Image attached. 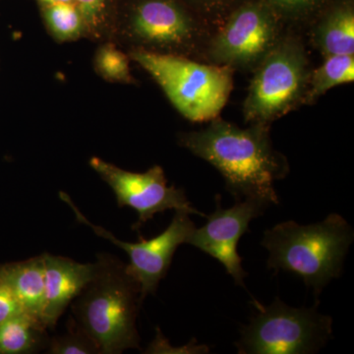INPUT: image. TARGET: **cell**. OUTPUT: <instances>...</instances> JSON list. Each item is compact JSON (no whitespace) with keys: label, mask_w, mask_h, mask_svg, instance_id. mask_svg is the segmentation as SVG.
Returning <instances> with one entry per match:
<instances>
[{"label":"cell","mask_w":354,"mask_h":354,"mask_svg":"<svg viewBox=\"0 0 354 354\" xmlns=\"http://www.w3.org/2000/svg\"><path fill=\"white\" fill-rule=\"evenodd\" d=\"M283 20H301L322 7L327 0H261Z\"/></svg>","instance_id":"20"},{"label":"cell","mask_w":354,"mask_h":354,"mask_svg":"<svg viewBox=\"0 0 354 354\" xmlns=\"http://www.w3.org/2000/svg\"><path fill=\"white\" fill-rule=\"evenodd\" d=\"M257 313L241 329L235 342L239 354L316 353L333 337L332 317L312 308H295L277 297L264 306L254 302Z\"/></svg>","instance_id":"6"},{"label":"cell","mask_w":354,"mask_h":354,"mask_svg":"<svg viewBox=\"0 0 354 354\" xmlns=\"http://www.w3.org/2000/svg\"><path fill=\"white\" fill-rule=\"evenodd\" d=\"M90 165L113 189L120 208L129 207L137 212L138 221L132 227L136 232L157 214L167 209L206 216L191 205L183 189L167 185L160 165L145 172H132L97 157L91 158Z\"/></svg>","instance_id":"9"},{"label":"cell","mask_w":354,"mask_h":354,"mask_svg":"<svg viewBox=\"0 0 354 354\" xmlns=\"http://www.w3.org/2000/svg\"><path fill=\"white\" fill-rule=\"evenodd\" d=\"M43 322L55 329L60 317L92 279L95 263L82 264L70 258L44 253Z\"/></svg>","instance_id":"12"},{"label":"cell","mask_w":354,"mask_h":354,"mask_svg":"<svg viewBox=\"0 0 354 354\" xmlns=\"http://www.w3.org/2000/svg\"><path fill=\"white\" fill-rule=\"evenodd\" d=\"M313 43L324 57L354 55V10L351 3L335 6L314 28Z\"/></svg>","instance_id":"14"},{"label":"cell","mask_w":354,"mask_h":354,"mask_svg":"<svg viewBox=\"0 0 354 354\" xmlns=\"http://www.w3.org/2000/svg\"><path fill=\"white\" fill-rule=\"evenodd\" d=\"M221 201L220 195H216V211L207 216L208 221L204 227L195 228L187 244L218 260L235 283L244 288V278L248 274L242 268L237 244L251 221L262 216L270 205L259 200L245 199L235 202L232 208L223 209Z\"/></svg>","instance_id":"10"},{"label":"cell","mask_w":354,"mask_h":354,"mask_svg":"<svg viewBox=\"0 0 354 354\" xmlns=\"http://www.w3.org/2000/svg\"><path fill=\"white\" fill-rule=\"evenodd\" d=\"M70 305L74 320L99 344L101 354L140 349L141 288L120 258L97 254L92 279Z\"/></svg>","instance_id":"2"},{"label":"cell","mask_w":354,"mask_h":354,"mask_svg":"<svg viewBox=\"0 0 354 354\" xmlns=\"http://www.w3.org/2000/svg\"><path fill=\"white\" fill-rule=\"evenodd\" d=\"M3 266L23 312L43 322L44 307V254ZM44 323V322H43ZM46 326V325H44Z\"/></svg>","instance_id":"13"},{"label":"cell","mask_w":354,"mask_h":354,"mask_svg":"<svg viewBox=\"0 0 354 354\" xmlns=\"http://www.w3.org/2000/svg\"><path fill=\"white\" fill-rule=\"evenodd\" d=\"M179 143L220 172L235 202L279 204L274 183L288 176L290 165L272 147L269 127L241 128L218 118L199 131L183 133Z\"/></svg>","instance_id":"1"},{"label":"cell","mask_w":354,"mask_h":354,"mask_svg":"<svg viewBox=\"0 0 354 354\" xmlns=\"http://www.w3.org/2000/svg\"><path fill=\"white\" fill-rule=\"evenodd\" d=\"M131 57L191 122H209L220 118L234 90L235 69L227 65L200 64L176 53L147 50L133 51Z\"/></svg>","instance_id":"4"},{"label":"cell","mask_w":354,"mask_h":354,"mask_svg":"<svg viewBox=\"0 0 354 354\" xmlns=\"http://www.w3.org/2000/svg\"><path fill=\"white\" fill-rule=\"evenodd\" d=\"M354 80V55H330L323 64L310 72L305 104H311L330 90Z\"/></svg>","instance_id":"16"},{"label":"cell","mask_w":354,"mask_h":354,"mask_svg":"<svg viewBox=\"0 0 354 354\" xmlns=\"http://www.w3.org/2000/svg\"><path fill=\"white\" fill-rule=\"evenodd\" d=\"M46 353L50 354H101L99 344L70 317L64 334L50 337Z\"/></svg>","instance_id":"18"},{"label":"cell","mask_w":354,"mask_h":354,"mask_svg":"<svg viewBox=\"0 0 354 354\" xmlns=\"http://www.w3.org/2000/svg\"><path fill=\"white\" fill-rule=\"evenodd\" d=\"M41 6H53L57 3H74V0H38Z\"/></svg>","instance_id":"24"},{"label":"cell","mask_w":354,"mask_h":354,"mask_svg":"<svg viewBox=\"0 0 354 354\" xmlns=\"http://www.w3.org/2000/svg\"><path fill=\"white\" fill-rule=\"evenodd\" d=\"M22 312V306L7 279L3 266H0V323Z\"/></svg>","instance_id":"22"},{"label":"cell","mask_w":354,"mask_h":354,"mask_svg":"<svg viewBox=\"0 0 354 354\" xmlns=\"http://www.w3.org/2000/svg\"><path fill=\"white\" fill-rule=\"evenodd\" d=\"M281 21L261 0L244 2L209 41L207 57L234 69L256 67L281 38Z\"/></svg>","instance_id":"7"},{"label":"cell","mask_w":354,"mask_h":354,"mask_svg":"<svg viewBox=\"0 0 354 354\" xmlns=\"http://www.w3.org/2000/svg\"><path fill=\"white\" fill-rule=\"evenodd\" d=\"M310 76L304 44L295 37H281L256 66L245 101V122L270 127L304 104Z\"/></svg>","instance_id":"5"},{"label":"cell","mask_w":354,"mask_h":354,"mask_svg":"<svg viewBox=\"0 0 354 354\" xmlns=\"http://www.w3.org/2000/svg\"><path fill=\"white\" fill-rule=\"evenodd\" d=\"M353 239L346 218L330 214L313 225L278 223L266 230L261 244L269 252V269L297 274L318 297L330 281L341 277Z\"/></svg>","instance_id":"3"},{"label":"cell","mask_w":354,"mask_h":354,"mask_svg":"<svg viewBox=\"0 0 354 354\" xmlns=\"http://www.w3.org/2000/svg\"><path fill=\"white\" fill-rule=\"evenodd\" d=\"M38 319L22 312L0 323V354H29L46 351L50 337Z\"/></svg>","instance_id":"15"},{"label":"cell","mask_w":354,"mask_h":354,"mask_svg":"<svg viewBox=\"0 0 354 354\" xmlns=\"http://www.w3.org/2000/svg\"><path fill=\"white\" fill-rule=\"evenodd\" d=\"M62 201L66 203L75 214L76 218L84 225L94 230L95 234L115 244L124 250L129 256L130 262L127 269L133 278L138 281L141 288L142 300L150 295H155L158 283L167 276L171 267L174 253L181 244L187 243L191 234L194 232V223L190 218V214L176 211L174 218L169 227L162 234L153 239H142L140 242H125L120 241L106 228L99 227L88 221V218L77 208L67 193L60 192Z\"/></svg>","instance_id":"8"},{"label":"cell","mask_w":354,"mask_h":354,"mask_svg":"<svg viewBox=\"0 0 354 354\" xmlns=\"http://www.w3.org/2000/svg\"><path fill=\"white\" fill-rule=\"evenodd\" d=\"M189 1L202 15L214 17V16L227 12L228 8L234 6L236 0H189Z\"/></svg>","instance_id":"23"},{"label":"cell","mask_w":354,"mask_h":354,"mask_svg":"<svg viewBox=\"0 0 354 354\" xmlns=\"http://www.w3.org/2000/svg\"><path fill=\"white\" fill-rule=\"evenodd\" d=\"M43 8L46 25L58 41L79 38L86 28L82 14L75 3L53 4Z\"/></svg>","instance_id":"17"},{"label":"cell","mask_w":354,"mask_h":354,"mask_svg":"<svg viewBox=\"0 0 354 354\" xmlns=\"http://www.w3.org/2000/svg\"><path fill=\"white\" fill-rule=\"evenodd\" d=\"M85 21L86 28L97 31L102 27L108 13L109 0H74Z\"/></svg>","instance_id":"21"},{"label":"cell","mask_w":354,"mask_h":354,"mask_svg":"<svg viewBox=\"0 0 354 354\" xmlns=\"http://www.w3.org/2000/svg\"><path fill=\"white\" fill-rule=\"evenodd\" d=\"M130 28L144 44L190 48L201 41V28L176 0H141L133 8Z\"/></svg>","instance_id":"11"},{"label":"cell","mask_w":354,"mask_h":354,"mask_svg":"<svg viewBox=\"0 0 354 354\" xmlns=\"http://www.w3.org/2000/svg\"><path fill=\"white\" fill-rule=\"evenodd\" d=\"M97 71L104 78L115 82H132L129 62L124 53L113 44L102 46L95 57Z\"/></svg>","instance_id":"19"}]
</instances>
